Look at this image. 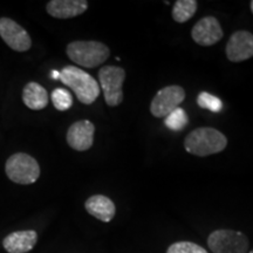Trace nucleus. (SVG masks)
<instances>
[{"label":"nucleus","mask_w":253,"mask_h":253,"mask_svg":"<svg viewBox=\"0 0 253 253\" xmlns=\"http://www.w3.org/2000/svg\"><path fill=\"white\" fill-rule=\"evenodd\" d=\"M227 145L226 136L210 126L192 130L184 140V148L189 154L205 157L223 151Z\"/></svg>","instance_id":"1"},{"label":"nucleus","mask_w":253,"mask_h":253,"mask_svg":"<svg viewBox=\"0 0 253 253\" xmlns=\"http://www.w3.org/2000/svg\"><path fill=\"white\" fill-rule=\"evenodd\" d=\"M60 81L74 91L78 100L84 104H91L99 97L101 88L99 82L87 72L75 67L66 66L60 72Z\"/></svg>","instance_id":"2"},{"label":"nucleus","mask_w":253,"mask_h":253,"mask_svg":"<svg viewBox=\"0 0 253 253\" xmlns=\"http://www.w3.org/2000/svg\"><path fill=\"white\" fill-rule=\"evenodd\" d=\"M66 52L73 62L86 68L102 65L110 55L108 47L100 41H73L68 43Z\"/></svg>","instance_id":"3"},{"label":"nucleus","mask_w":253,"mask_h":253,"mask_svg":"<svg viewBox=\"0 0 253 253\" xmlns=\"http://www.w3.org/2000/svg\"><path fill=\"white\" fill-rule=\"evenodd\" d=\"M6 175L17 184H33L40 177V166L31 155L18 153L6 161Z\"/></svg>","instance_id":"4"},{"label":"nucleus","mask_w":253,"mask_h":253,"mask_svg":"<svg viewBox=\"0 0 253 253\" xmlns=\"http://www.w3.org/2000/svg\"><path fill=\"white\" fill-rule=\"evenodd\" d=\"M126 71L118 66H104L99 71V82L104 100L109 107H118L123 101L122 86Z\"/></svg>","instance_id":"5"},{"label":"nucleus","mask_w":253,"mask_h":253,"mask_svg":"<svg viewBox=\"0 0 253 253\" xmlns=\"http://www.w3.org/2000/svg\"><path fill=\"white\" fill-rule=\"evenodd\" d=\"M209 249L213 253H248L249 239L235 230H216L208 238Z\"/></svg>","instance_id":"6"},{"label":"nucleus","mask_w":253,"mask_h":253,"mask_svg":"<svg viewBox=\"0 0 253 253\" xmlns=\"http://www.w3.org/2000/svg\"><path fill=\"white\" fill-rule=\"evenodd\" d=\"M185 99V91L181 86H168L158 90L150 103V113L155 118H167L178 108Z\"/></svg>","instance_id":"7"},{"label":"nucleus","mask_w":253,"mask_h":253,"mask_svg":"<svg viewBox=\"0 0 253 253\" xmlns=\"http://www.w3.org/2000/svg\"><path fill=\"white\" fill-rule=\"evenodd\" d=\"M0 37L15 52H27L32 47L27 31L9 18H0Z\"/></svg>","instance_id":"8"},{"label":"nucleus","mask_w":253,"mask_h":253,"mask_svg":"<svg viewBox=\"0 0 253 253\" xmlns=\"http://www.w3.org/2000/svg\"><path fill=\"white\" fill-rule=\"evenodd\" d=\"M226 56L231 62H242L253 56V34L249 31H237L226 43Z\"/></svg>","instance_id":"9"},{"label":"nucleus","mask_w":253,"mask_h":253,"mask_svg":"<svg viewBox=\"0 0 253 253\" xmlns=\"http://www.w3.org/2000/svg\"><path fill=\"white\" fill-rule=\"evenodd\" d=\"M223 28L214 17H204L192 27L191 37L199 46H212L221 40Z\"/></svg>","instance_id":"10"},{"label":"nucleus","mask_w":253,"mask_h":253,"mask_svg":"<svg viewBox=\"0 0 253 253\" xmlns=\"http://www.w3.org/2000/svg\"><path fill=\"white\" fill-rule=\"evenodd\" d=\"M95 126L88 120H81L69 126L67 131V143L72 149L86 151L90 149L94 143Z\"/></svg>","instance_id":"11"},{"label":"nucleus","mask_w":253,"mask_h":253,"mask_svg":"<svg viewBox=\"0 0 253 253\" xmlns=\"http://www.w3.org/2000/svg\"><path fill=\"white\" fill-rule=\"evenodd\" d=\"M88 8L86 0H50L46 5L47 13L56 19H71L84 14Z\"/></svg>","instance_id":"12"},{"label":"nucleus","mask_w":253,"mask_h":253,"mask_svg":"<svg viewBox=\"0 0 253 253\" xmlns=\"http://www.w3.org/2000/svg\"><path fill=\"white\" fill-rule=\"evenodd\" d=\"M38 242V233L33 230L15 231L2 240V246L8 253H27Z\"/></svg>","instance_id":"13"},{"label":"nucleus","mask_w":253,"mask_h":253,"mask_svg":"<svg viewBox=\"0 0 253 253\" xmlns=\"http://www.w3.org/2000/svg\"><path fill=\"white\" fill-rule=\"evenodd\" d=\"M87 212L103 223H109L116 213V207L109 197L104 195H94L84 203Z\"/></svg>","instance_id":"14"},{"label":"nucleus","mask_w":253,"mask_h":253,"mask_svg":"<svg viewBox=\"0 0 253 253\" xmlns=\"http://www.w3.org/2000/svg\"><path fill=\"white\" fill-rule=\"evenodd\" d=\"M25 106L32 110H42L48 104V93L38 82H28L23 90Z\"/></svg>","instance_id":"15"},{"label":"nucleus","mask_w":253,"mask_h":253,"mask_svg":"<svg viewBox=\"0 0 253 253\" xmlns=\"http://www.w3.org/2000/svg\"><path fill=\"white\" fill-rule=\"evenodd\" d=\"M197 6L196 0H177L172 7V19L176 23H186L195 15Z\"/></svg>","instance_id":"16"},{"label":"nucleus","mask_w":253,"mask_h":253,"mask_svg":"<svg viewBox=\"0 0 253 253\" xmlns=\"http://www.w3.org/2000/svg\"><path fill=\"white\" fill-rule=\"evenodd\" d=\"M164 122H166V126L170 129V130L182 131L183 129L188 126L189 119L185 110H183L182 108H177L167 116Z\"/></svg>","instance_id":"17"},{"label":"nucleus","mask_w":253,"mask_h":253,"mask_svg":"<svg viewBox=\"0 0 253 253\" xmlns=\"http://www.w3.org/2000/svg\"><path fill=\"white\" fill-rule=\"evenodd\" d=\"M50 99H52V102L54 104L55 108L60 110V112L68 110L73 104L72 94L67 89H65V88H55L52 91Z\"/></svg>","instance_id":"18"},{"label":"nucleus","mask_w":253,"mask_h":253,"mask_svg":"<svg viewBox=\"0 0 253 253\" xmlns=\"http://www.w3.org/2000/svg\"><path fill=\"white\" fill-rule=\"evenodd\" d=\"M197 103L201 108L208 109L212 113H219L223 108V102H221L219 97L214 96V95L207 93V91H202L198 95Z\"/></svg>","instance_id":"19"},{"label":"nucleus","mask_w":253,"mask_h":253,"mask_svg":"<svg viewBox=\"0 0 253 253\" xmlns=\"http://www.w3.org/2000/svg\"><path fill=\"white\" fill-rule=\"evenodd\" d=\"M167 253H208V251L195 243L177 242L168 248Z\"/></svg>","instance_id":"20"},{"label":"nucleus","mask_w":253,"mask_h":253,"mask_svg":"<svg viewBox=\"0 0 253 253\" xmlns=\"http://www.w3.org/2000/svg\"><path fill=\"white\" fill-rule=\"evenodd\" d=\"M50 77L54 79V80H59V79H60V72L53 71L52 74H50Z\"/></svg>","instance_id":"21"},{"label":"nucleus","mask_w":253,"mask_h":253,"mask_svg":"<svg viewBox=\"0 0 253 253\" xmlns=\"http://www.w3.org/2000/svg\"><path fill=\"white\" fill-rule=\"evenodd\" d=\"M250 5H251V11H252V13H253V0L251 2H250Z\"/></svg>","instance_id":"22"},{"label":"nucleus","mask_w":253,"mask_h":253,"mask_svg":"<svg viewBox=\"0 0 253 253\" xmlns=\"http://www.w3.org/2000/svg\"><path fill=\"white\" fill-rule=\"evenodd\" d=\"M249 253H253V250H251V251H250Z\"/></svg>","instance_id":"23"}]
</instances>
